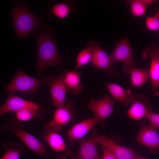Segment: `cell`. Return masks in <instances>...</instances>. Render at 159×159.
<instances>
[{"label":"cell","instance_id":"6da1fadb","mask_svg":"<svg viewBox=\"0 0 159 159\" xmlns=\"http://www.w3.org/2000/svg\"><path fill=\"white\" fill-rule=\"evenodd\" d=\"M55 32L51 27L44 25L40 27L36 37L37 60L36 67L43 73L54 65H61L63 58L55 39Z\"/></svg>","mask_w":159,"mask_h":159},{"label":"cell","instance_id":"7a4b0ae2","mask_svg":"<svg viewBox=\"0 0 159 159\" xmlns=\"http://www.w3.org/2000/svg\"><path fill=\"white\" fill-rule=\"evenodd\" d=\"M15 35L18 39L24 38L36 28L42 26V17L31 12L27 6L21 3L16 4L10 11Z\"/></svg>","mask_w":159,"mask_h":159},{"label":"cell","instance_id":"3957f363","mask_svg":"<svg viewBox=\"0 0 159 159\" xmlns=\"http://www.w3.org/2000/svg\"><path fill=\"white\" fill-rule=\"evenodd\" d=\"M54 79V77L51 76L42 79L36 78L19 69L11 81L5 87V92H19L32 94L36 93L41 86H48Z\"/></svg>","mask_w":159,"mask_h":159},{"label":"cell","instance_id":"277c9868","mask_svg":"<svg viewBox=\"0 0 159 159\" xmlns=\"http://www.w3.org/2000/svg\"><path fill=\"white\" fill-rule=\"evenodd\" d=\"M1 131L10 132L17 136L30 150L38 155L46 156L48 154L41 141L24 129L20 121L13 118L10 124H5L0 128Z\"/></svg>","mask_w":159,"mask_h":159},{"label":"cell","instance_id":"5b68a950","mask_svg":"<svg viewBox=\"0 0 159 159\" xmlns=\"http://www.w3.org/2000/svg\"><path fill=\"white\" fill-rule=\"evenodd\" d=\"M76 112L73 102H67L64 106L57 108L54 111L53 119L47 122L44 127L46 129L59 132L62 126L67 125L73 120Z\"/></svg>","mask_w":159,"mask_h":159},{"label":"cell","instance_id":"8992f818","mask_svg":"<svg viewBox=\"0 0 159 159\" xmlns=\"http://www.w3.org/2000/svg\"><path fill=\"white\" fill-rule=\"evenodd\" d=\"M91 138L95 142L108 149L117 159H135L139 156L132 148L117 144L107 137L98 134L95 131H93Z\"/></svg>","mask_w":159,"mask_h":159},{"label":"cell","instance_id":"52a82bcc","mask_svg":"<svg viewBox=\"0 0 159 159\" xmlns=\"http://www.w3.org/2000/svg\"><path fill=\"white\" fill-rule=\"evenodd\" d=\"M143 58L149 56L150 64L149 73L151 81L152 94L155 97L159 95V59L157 47L151 46L146 47L142 53Z\"/></svg>","mask_w":159,"mask_h":159},{"label":"cell","instance_id":"ba28073f","mask_svg":"<svg viewBox=\"0 0 159 159\" xmlns=\"http://www.w3.org/2000/svg\"><path fill=\"white\" fill-rule=\"evenodd\" d=\"M133 95L127 114L131 119L139 120L145 117L147 113L152 110L151 105L150 99L147 95L140 93H134Z\"/></svg>","mask_w":159,"mask_h":159},{"label":"cell","instance_id":"9c48e42d","mask_svg":"<svg viewBox=\"0 0 159 159\" xmlns=\"http://www.w3.org/2000/svg\"><path fill=\"white\" fill-rule=\"evenodd\" d=\"M91 62L95 68L104 71L111 76L117 77L118 75L112 68L114 63L110 55L107 54L100 47L99 42L94 48Z\"/></svg>","mask_w":159,"mask_h":159},{"label":"cell","instance_id":"30bf717a","mask_svg":"<svg viewBox=\"0 0 159 159\" xmlns=\"http://www.w3.org/2000/svg\"><path fill=\"white\" fill-rule=\"evenodd\" d=\"M27 107L40 109V106L34 102L19 97L14 92H9L5 102L0 106V116H1L9 112L15 113Z\"/></svg>","mask_w":159,"mask_h":159},{"label":"cell","instance_id":"8fae6325","mask_svg":"<svg viewBox=\"0 0 159 159\" xmlns=\"http://www.w3.org/2000/svg\"><path fill=\"white\" fill-rule=\"evenodd\" d=\"M110 56L113 63L120 62L136 67L130 43L127 37L122 38L118 42Z\"/></svg>","mask_w":159,"mask_h":159},{"label":"cell","instance_id":"7c38bea8","mask_svg":"<svg viewBox=\"0 0 159 159\" xmlns=\"http://www.w3.org/2000/svg\"><path fill=\"white\" fill-rule=\"evenodd\" d=\"M67 71L64 70L58 77L52 80L48 85L52 103L56 108L63 106L67 102L66 93L67 91L64 78Z\"/></svg>","mask_w":159,"mask_h":159},{"label":"cell","instance_id":"4fadbf2b","mask_svg":"<svg viewBox=\"0 0 159 159\" xmlns=\"http://www.w3.org/2000/svg\"><path fill=\"white\" fill-rule=\"evenodd\" d=\"M115 102L112 98L105 95L100 100H96L94 98L90 99L88 106L94 113L95 117L104 121L112 112Z\"/></svg>","mask_w":159,"mask_h":159},{"label":"cell","instance_id":"5bb4252c","mask_svg":"<svg viewBox=\"0 0 159 159\" xmlns=\"http://www.w3.org/2000/svg\"><path fill=\"white\" fill-rule=\"evenodd\" d=\"M104 121H102L95 116L76 123L68 131L67 135L69 142L80 140L87 134L96 125L99 124L103 125Z\"/></svg>","mask_w":159,"mask_h":159},{"label":"cell","instance_id":"9a60e30c","mask_svg":"<svg viewBox=\"0 0 159 159\" xmlns=\"http://www.w3.org/2000/svg\"><path fill=\"white\" fill-rule=\"evenodd\" d=\"M157 129L143 123L137 137L139 144L153 149L159 150V134Z\"/></svg>","mask_w":159,"mask_h":159},{"label":"cell","instance_id":"2e32d148","mask_svg":"<svg viewBox=\"0 0 159 159\" xmlns=\"http://www.w3.org/2000/svg\"><path fill=\"white\" fill-rule=\"evenodd\" d=\"M57 131L46 129L42 135L43 139L54 150L57 152H63L74 159L75 154L72 153L67 147L62 136Z\"/></svg>","mask_w":159,"mask_h":159},{"label":"cell","instance_id":"e0dca14e","mask_svg":"<svg viewBox=\"0 0 159 159\" xmlns=\"http://www.w3.org/2000/svg\"><path fill=\"white\" fill-rule=\"evenodd\" d=\"M79 151L75 159H101L99 154L96 143L91 138H82L79 140Z\"/></svg>","mask_w":159,"mask_h":159},{"label":"cell","instance_id":"ac0fdd59","mask_svg":"<svg viewBox=\"0 0 159 159\" xmlns=\"http://www.w3.org/2000/svg\"><path fill=\"white\" fill-rule=\"evenodd\" d=\"M105 84L115 102H119L125 105H131L134 95L130 89L126 90L118 84L108 82Z\"/></svg>","mask_w":159,"mask_h":159},{"label":"cell","instance_id":"d6986e66","mask_svg":"<svg viewBox=\"0 0 159 159\" xmlns=\"http://www.w3.org/2000/svg\"><path fill=\"white\" fill-rule=\"evenodd\" d=\"M124 72L130 75L131 85L140 87L150 80L149 69L138 68L124 64L123 67Z\"/></svg>","mask_w":159,"mask_h":159},{"label":"cell","instance_id":"ffe728a7","mask_svg":"<svg viewBox=\"0 0 159 159\" xmlns=\"http://www.w3.org/2000/svg\"><path fill=\"white\" fill-rule=\"evenodd\" d=\"M81 73L76 71H67L64 78V82L67 92L71 90L74 94L77 95L82 92L84 89L80 83Z\"/></svg>","mask_w":159,"mask_h":159},{"label":"cell","instance_id":"44dd1931","mask_svg":"<svg viewBox=\"0 0 159 159\" xmlns=\"http://www.w3.org/2000/svg\"><path fill=\"white\" fill-rule=\"evenodd\" d=\"M76 5L74 2H63L55 4L52 6L49 13L56 17L64 19L69 14L75 11Z\"/></svg>","mask_w":159,"mask_h":159},{"label":"cell","instance_id":"7402d4cb","mask_svg":"<svg viewBox=\"0 0 159 159\" xmlns=\"http://www.w3.org/2000/svg\"><path fill=\"white\" fill-rule=\"evenodd\" d=\"M99 42L93 40L88 42L86 47L82 50L77 56L76 69L86 65L91 61L94 48Z\"/></svg>","mask_w":159,"mask_h":159},{"label":"cell","instance_id":"603a6c76","mask_svg":"<svg viewBox=\"0 0 159 159\" xmlns=\"http://www.w3.org/2000/svg\"><path fill=\"white\" fill-rule=\"evenodd\" d=\"M2 146L4 151L0 159H20L24 152L21 145L13 141L4 142Z\"/></svg>","mask_w":159,"mask_h":159},{"label":"cell","instance_id":"cb8c5ba5","mask_svg":"<svg viewBox=\"0 0 159 159\" xmlns=\"http://www.w3.org/2000/svg\"><path fill=\"white\" fill-rule=\"evenodd\" d=\"M39 109L32 107L22 109L15 112L16 119L19 121L26 122L41 117Z\"/></svg>","mask_w":159,"mask_h":159},{"label":"cell","instance_id":"d4e9b609","mask_svg":"<svg viewBox=\"0 0 159 159\" xmlns=\"http://www.w3.org/2000/svg\"><path fill=\"white\" fill-rule=\"evenodd\" d=\"M126 3L130 6L134 16H142L145 14L147 7L140 0H128L126 1Z\"/></svg>","mask_w":159,"mask_h":159},{"label":"cell","instance_id":"484cf974","mask_svg":"<svg viewBox=\"0 0 159 159\" xmlns=\"http://www.w3.org/2000/svg\"><path fill=\"white\" fill-rule=\"evenodd\" d=\"M145 25L147 29L150 31L159 30V11L156 16L148 17L145 20Z\"/></svg>","mask_w":159,"mask_h":159},{"label":"cell","instance_id":"4316f807","mask_svg":"<svg viewBox=\"0 0 159 159\" xmlns=\"http://www.w3.org/2000/svg\"><path fill=\"white\" fill-rule=\"evenodd\" d=\"M149 122L148 126L154 129H159V114L149 111L145 116Z\"/></svg>","mask_w":159,"mask_h":159},{"label":"cell","instance_id":"83f0119b","mask_svg":"<svg viewBox=\"0 0 159 159\" xmlns=\"http://www.w3.org/2000/svg\"><path fill=\"white\" fill-rule=\"evenodd\" d=\"M102 159H117L114 154L108 149L102 146Z\"/></svg>","mask_w":159,"mask_h":159},{"label":"cell","instance_id":"f1b7e54d","mask_svg":"<svg viewBox=\"0 0 159 159\" xmlns=\"http://www.w3.org/2000/svg\"><path fill=\"white\" fill-rule=\"evenodd\" d=\"M147 7L150 6L153 3L158 1L155 0H140Z\"/></svg>","mask_w":159,"mask_h":159},{"label":"cell","instance_id":"f546056e","mask_svg":"<svg viewBox=\"0 0 159 159\" xmlns=\"http://www.w3.org/2000/svg\"><path fill=\"white\" fill-rule=\"evenodd\" d=\"M135 159H148L146 158L139 156Z\"/></svg>","mask_w":159,"mask_h":159},{"label":"cell","instance_id":"4dcf8cb0","mask_svg":"<svg viewBox=\"0 0 159 159\" xmlns=\"http://www.w3.org/2000/svg\"><path fill=\"white\" fill-rule=\"evenodd\" d=\"M57 159H66V157L65 156H60Z\"/></svg>","mask_w":159,"mask_h":159},{"label":"cell","instance_id":"1f68e13d","mask_svg":"<svg viewBox=\"0 0 159 159\" xmlns=\"http://www.w3.org/2000/svg\"><path fill=\"white\" fill-rule=\"evenodd\" d=\"M157 52L158 56L159 59V47H157Z\"/></svg>","mask_w":159,"mask_h":159}]
</instances>
